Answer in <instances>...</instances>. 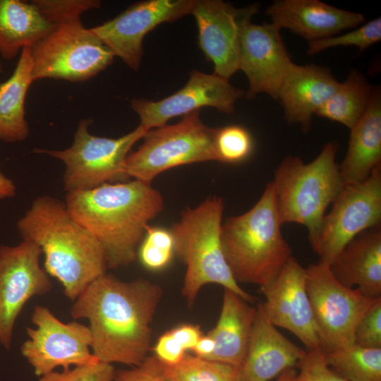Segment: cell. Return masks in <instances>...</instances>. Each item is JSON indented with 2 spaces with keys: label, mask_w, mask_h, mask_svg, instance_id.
<instances>
[{
  "label": "cell",
  "mask_w": 381,
  "mask_h": 381,
  "mask_svg": "<svg viewBox=\"0 0 381 381\" xmlns=\"http://www.w3.org/2000/svg\"><path fill=\"white\" fill-rule=\"evenodd\" d=\"M162 294L147 279L123 282L105 273L80 294L70 313L89 321L91 351L99 361L135 367L148 356L151 323Z\"/></svg>",
  "instance_id": "1"
},
{
  "label": "cell",
  "mask_w": 381,
  "mask_h": 381,
  "mask_svg": "<svg viewBox=\"0 0 381 381\" xmlns=\"http://www.w3.org/2000/svg\"><path fill=\"white\" fill-rule=\"evenodd\" d=\"M65 205L99 243L107 268L116 269L136 260L149 222L163 210L164 199L150 183L134 179L68 192Z\"/></svg>",
  "instance_id": "2"
},
{
  "label": "cell",
  "mask_w": 381,
  "mask_h": 381,
  "mask_svg": "<svg viewBox=\"0 0 381 381\" xmlns=\"http://www.w3.org/2000/svg\"><path fill=\"white\" fill-rule=\"evenodd\" d=\"M23 240L35 243L44 256V270L74 301L107 265L97 240L78 223L65 203L48 195L37 198L17 223Z\"/></svg>",
  "instance_id": "3"
},
{
  "label": "cell",
  "mask_w": 381,
  "mask_h": 381,
  "mask_svg": "<svg viewBox=\"0 0 381 381\" xmlns=\"http://www.w3.org/2000/svg\"><path fill=\"white\" fill-rule=\"evenodd\" d=\"M282 225L272 181L251 209L222 224L224 255L238 283L256 284L260 289L275 279L292 256Z\"/></svg>",
  "instance_id": "4"
},
{
  "label": "cell",
  "mask_w": 381,
  "mask_h": 381,
  "mask_svg": "<svg viewBox=\"0 0 381 381\" xmlns=\"http://www.w3.org/2000/svg\"><path fill=\"white\" fill-rule=\"evenodd\" d=\"M223 210L220 198H208L182 212L179 221L169 229L174 253L186 266L181 292L189 306L208 284L221 285L249 303L255 300L235 280L225 260L221 243Z\"/></svg>",
  "instance_id": "5"
},
{
  "label": "cell",
  "mask_w": 381,
  "mask_h": 381,
  "mask_svg": "<svg viewBox=\"0 0 381 381\" xmlns=\"http://www.w3.org/2000/svg\"><path fill=\"white\" fill-rule=\"evenodd\" d=\"M339 145L327 143L318 157L308 164L297 156L286 157L277 168L272 181L282 224L306 226L313 248L327 207L341 190L336 155Z\"/></svg>",
  "instance_id": "6"
},
{
  "label": "cell",
  "mask_w": 381,
  "mask_h": 381,
  "mask_svg": "<svg viewBox=\"0 0 381 381\" xmlns=\"http://www.w3.org/2000/svg\"><path fill=\"white\" fill-rule=\"evenodd\" d=\"M216 128L206 126L199 111L183 116L177 123L149 130L143 143L126 160L127 176L150 183L170 169L198 162L217 161Z\"/></svg>",
  "instance_id": "7"
},
{
  "label": "cell",
  "mask_w": 381,
  "mask_h": 381,
  "mask_svg": "<svg viewBox=\"0 0 381 381\" xmlns=\"http://www.w3.org/2000/svg\"><path fill=\"white\" fill-rule=\"evenodd\" d=\"M90 123L89 119L80 121L73 143L66 149L35 150L64 162V185L67 192L87 190L128 178L126 158L133 145L148 131L139 125L117 138L99 137L90 133Z\"/></svg>",
  "instance_id": "8"
},
{
  "label": "cell",
  "mask_w": 381,
  "mask_h": 381,
  "mask_svg": "<svg viewBox=\"0 0 381 381\" xmlns=\"http://www.w3.org/2000/svg\"><path fill=\"white\" fill-rule=\"evenodd\" d=\"M30 49L34 81L84 82L107 68L114 57L80 19L54 25Z\"/></svg>",
  "instance_id": "9"
},
{
  "label": "cell",
  "mask_w": 381,
  "mask_h": 381,
  "mask_svg": "<svg viewBox=\"0 0 381 381\" xmlns=\"http://www.w3.org/2000/svg\"><path fill=\"white\" fill-rule=\"evenodd\" d=\"M306 270V289L318 328L321 350L329 352L354 344L356 327L380 297L367 296L340 284L328 264L319 261Z\"/></svg>",
  "instance_id": "10"
},
{
  "label": "cell",
  "mask_w": 381,
  "mask_h": 381,
  "mask_svg": "<svg viewBox=\"0 0 381 381\" xmlns=\"http://www.w3.org/2000/svg\"><path fill=\"white\" fill-rule=\"evenodd\" d=\"M27 327L28 339L20 352L40 377L56 370L90 365L99 361L91 351V333L88 326L76 321L65 323L47 307L36 306Z\"/></svg>",
  "instance_id": "11"
},
{
  "label": "cell",
  "mask_w": 381,
  "mask_h": 381,
  "mask_svg": "<svg viewBox=\"0 0 381 381\" xmlns=\"http://www.w3.org/2000/svg\"><path fill=\"white\" fill-rule=\"evenodd\" d=\"M381 224V165L365 181L344 186L325 215L313 248L320 261L330 265L361 232Z\"/></svg>",
  "instance_id": "12"
},
{
  "label": "cell",
  "mask_w": 381,
  "mask_h": 381,
  "mask_svg": "<svg viewBox=\"0 0 381 381\" xmlns=\"http://www.w3.org/2000/svg\"><path fill=\"white\" fill-rule=\"evenodd\" d=\"M41 254L40 247L27 240L15 246L0 245V344L7 350L24 306L52 289L49 274L40 265Z\"/></svg>",
  "instance_id": "13"
},
{
  "label": "cell",
  "mask_w": 381,
  "mask_h": 381,
  "mask_svg": "<svg viewBox=\"0 0 381 381\" xmlns=\"http://www.w3.org/2000/svg\"><path fill=\"white\" fill-rule=\"evenodd\" d=\"M195 0H148L132 4L121 13L90 28L131 68L138 70L145 35L163 23H171L191 13Z\"/></svg>",
  "instance_id": "14"
},
{
  "label": "cell",
  "mask_w": 381,
  "mask_h": 381,
  "mask_svg": "<svg viewBox=\"0 0 381 381\" xmlns=\"http://www.w3.org/2000/svg\"><path fill=\"white\" fill-rule=\"evenodd\" d=\"M259 4L236 8L221 0H195L192 14L198 30V44L214 65V74L229 79L239 70L241 40L245 25Z\"/></svg>",
  "instance_id": "15"
},
{
  "label": "cell",
  "mask_w": 381,
  "mask_h": 381,
  "mask_svg": "<svg viewBox=\"0 0 381 381\" xmlns=\"http://www.w3.org/2000/svg\"><path fill=\"white\" fill-rule=\"evenodd\" d=\"M243 95L228 79L194 70L187 83L173 95L157 101L133 98L131 107L140 118V126L149 131L204 107L231 114Z\"/></svg>",
  "instance_id": "16"
},
{
  "label": "cell",
  "mask_w": 381,
  "mask_h": 381,
  "mask_svg": "<svg viewBox=\"0 0 381 381\" xmlns=\"http://www.w3.org/2000/svg\"><path fill=\"white\" fill-rule=\"evenodd\" d=\"M262 310L274 327L289 330L306 351L321 350L318 328L306 289V270L291 256L275 279L260 288Z\"/></svg>",
  "instance_id": "17"
},
{
  "label": "cell",
  "mask_w": 381,
  "mask_h": 381,
  "mask_svg": "<svg viewBox=\"0 0 381 381\" xmlns=\"http://www.w3.org/2000/svg\"><path fill=\"white\" fill-rule=\"evenodd\" d=\"M280 30L271 23L255 24L251 21L243 30L239 70L248 79L249 99L260 93L277 99L279 87L294 63Z\"/></svg>",
  "instance_id": "18"
},
{
  "label": "cell",
  "mask_w": 381,
  "mask_h": 381,
  "mask_svg": "<svg viewBox=\"0 0 381 381\" xmlns=\"http://www.w3.org/2000/svg\"><path fill=\"white\" fill-rule=\"evenodd\" d=\"M271 23L289 29L308 42L339 35L365 22L359 13L341 9L319 0H277L266 9Z\"/></svg>",
  "instance_id": "19"
},
{
  "label": "cell",
  "mask_w": 381,
  "mask_h": 381,
  "mask_svg": "<svg viewBox=\"0 0 381 381\" xmlns=\"http://www.w3.org/2000/svg\"><path fill=\"white\" fill-rule=\"evenodd\" d=\"M339 82L331 71L313 64L293 63L278 91L277 99L284 119L299 124L304 133L311 126L313 115L332 97Z\"/></svg>",
  "instance_id": "20"
},
{
  "label": "cell",
  "mask_w": 381,
  "mask_h": 381,
  "mask_svg": "<svg viewBox=\"0 0 381 381\" xmlns=\"http://www.w3.org/2000/svg\"><path fill=\"white\" fill-rule=\"evenodd\" d=\"M239 381H270L294 368L306 351L297 346L266 318L260 303Z\"/></svg>",
  "instance_id": "21"
},
{
  "label": "cell",
  "mask_w": 381,
  "mask_h": 381,
  "mask_svg": "<svg viewBox=\"0 0 381 381\" xmlns=\"http://www.w3.org/2000/svg\"><path fill=\"white\" fill-rule=\"evenodd\" d=\"M343 286L373 298L381 296V228L367 229L352 239L329 265Z\"/></svg>",
  "instance_id": "22"
},
{
  "label": "cell",
  "mask_w": 381,
  "mask_h": 381,
  "mask_svg": "<svg viewBox=\"0 0 381 381\" xmlns=\"http://www.w3.org/2000/svg\"><path fill=\"white\" fill-rule=\"evenodd\" d=\"M235 292L224 288L218 321L209 333L214 349L207 358L241 368L245 361L257 308Z\"/></svg>",
  "instance_id": "23"
},
{
  "label": "cell",
  "mask_w": 381,
  "mask_h": 381,
  "mask_svg": "<svg viewBox=\"0 0 381 381\" xmlns=\"http://www.w3.org/2000/svg\"><path fill=\"white\" fill-rule=\"evenodd\" d=\"M346 156L339 166L344 186L362 183L381 165V92L376 86L370 104L350 130Z\"/></svg>",
  "instance_id": "24"
},
{
  "label": "cell",
  "mask_w": 381,
  "mask_h": 381,
  "mask_svg": "<svg viewBox=\"0 0 381 381\" xmlns=\"http://www.w3.org/2000/svg\"><path fill=\"white\" fill-rule=\"evenodd\" d=\"M54 26L32 1L0 0V55L6 60L13 59L23 49L32 47Z\"/></svg>",
  "instance_id": "25"
},
{
  "label": "cell",
  "mask_w": 381,
  "mask_h": 381,
  "mask_svg": "<svg viewBox=\"0 0 381 381\" xmlns=\"http://www.w3.org/2000/svg\"><path fill=\"white\" fill-rule=\"evenodd\" d=\"M34 82L30 49L24 48L8 79L0 84V140L14 143L25 140L30 133L25 119L27 92Z\"/></svg>",
  "instance_id": "26"
},
{
  "label": "cell",
  "mask_w": 381,
  "mask_h": 381,
  "mask_svg": "<svg viewBox=\"0 0 381 381\" xmlns=\"http://www.w3.org/2000/svg\"><path fill=\"white\" fill-rule=\"evenodd\" d=\"M375 87L361 73L352 70L315 115L341 123L351 130L367 110Z\"/></svg>",
  "instance_id": "27"
},
{
  "label": "cell",
  "mask_w": 381,
  "mask_h": 381,
  "mask_svg": "<svg viewBox=\"0 0 381 381\" xmlns=\"http://www.w3.org/2000/svg\"><path fill=\"white\" fill-rule=\"evenodd\" d=\"M323 353L328 365L349 381H381V348L353 344Z\"/></svg>",
  "instance_id": "28"
},
{
  "label": "cell",
  "mask_w": 381,
  "mask_h": 381,
  "mask_svg": "<svg viewBox=\"0 0 381 381\" xmlns=\"http://www.w3.org/2000/svg\"><path fill=\"white\" fill-rule=\"evenodd\" d=\"M153 357L159 371L168 381H239L240 368L229 364L187 353L174 365Z\"/></svg>",
  "instance_id": "29"
},
{
  "label": "cell",
  "mask_w": 381,
  "mask_h": 381,
  "mask_svg": "<svg viewBox=\"0 0 381 381\" xmlns=\"http://www.w3.org/2000/svg\"><path fill=\"white\" fill-rule=\"evenodd\" d=\"M174 253V242L171 231L149 225L137 251L142 265L150 271L162 270L169 265Z\"/></svg>",
  "instance_id": "30"
},
{
  "label": "cell",
  "mask_w": 381,
  "mask_h": 381,
  "mask_svg": "<svg viewBox=\"0 0 381 381\" xmlns=\"http://www.w3.org/2000/svg\"><path fill=\"white\" fill-rule=\"evenodd\" d=\"M253 146L250 133L243 126L231 125L216 128L214 149L217 162H242L251 155Z\"/></svg>",
  "instance_id": "31"
},
{
  "label": "cell",
  "mask_w": 381,
  "mask_h": 381,
  "mask_svg": "<svg viewBox=\"0 0 381 381\" xmlns=\"http://www.w3.org/2000/svg\"><path fill=\"white\" fill-rule=\"evenodd\" d=\"M380 40L381 18L379 17L346 33L310 42L307 53L313 55L327 49L344 46H355L361 52Z\"/></svg>",
  "instance_id": "32"
},
{
  "label": "cell",
  "mask_w": 381,
  "mask_h": 381,
  "mask_svg": "<svg viewBox=\"0 0 381 381\" xmlns=\"http://www.w3.org/2000/svg\"><path fill=\"white\" fill-rule=\"evenodd\" d=\"M33 4L52 25L80 19L83 13L101 6L98 0H33Z\"/></svg>",
  "instance_id": "33"
},
{
  "label": "cell",
  "mask_w": 381,
  "mask_h": 381,
  "mask_svg": "<svg viewBox=\"0 0 381 381\" xmlns=\"http://www.w3.org/2000/svg\"><path fill=\"white\" fill-rule=\"evenodd\" d=\"M116 370L112 364L97 363L54 370L39 377L37 381H114Z\"/></svg>",
  "instance_id": "34"
},
{
  "label": "cell",
  "mask_w": 381,
  "mask_h": 381,
  "mask_svg": "<svg viewBox=\"0 0 381 381\" xmlns=\"http://www.w3.org/2000/svg\"><path fill=\"white\" fill-rule=\"evenodd\" d=\"M296 366L299 369L296 381H349L328 365L322 350L306 351Z\"/></svg>",
  "instance_id": "35"
},
{
  "label": "cell",
  "mask_w": 381,
  "mask_h": 381,
  "mask_svg": "<svg viewBox=\"0 0 381 381\" xmlns=\"http://www.w3.org/2000/svg\"><path fill=\"white\" fill-rule=\"evenodd\" d=\"M354 344L365 348H381V297L358 322L354 332Z\"/></svg>",
  "instance_id": "36"
},
{
  "label": "cell",
  "mask_w": 381,
  "mask_h": 381,
  "mask_svg": "<svg viewBox=\"0 0 381 381\" xmlns=\"http://www.w3.org/2000/svg\"><path fill=\"white\" fill-rule=\"evenodd\" d=\"M114 381H168L157 368L154 357L148 356L139 365L116 370Z\"/></svg>",
  "instance_id": "37"
},
{
  "label": "cell",
  "mask_w": 381,
  "mask_h": 381,
  "mask_svg": "<svg viewBox=\"0 0 381 381\" xmlns=\"http://www.w3.org/2000/svg\"><path fill=\"white\" fill-rule=\"evenodd\" d=\"M155 356L161 362L174 365L179 363L186 356V351L170 330L161 334L153 347Z\"/></svg>",
  "instance_id": "38"
},
{
  "label": "cell",
  "mask_w": 381,
  "mask_h": 381,
  "mask_svg": "<svg viewBox=\"0 0 381 381\" xmlns=\"http://www.w3.org/2000/svg\"><path fill=\"white\" fill-rule=\"evenodd\" d=\"M185 351L191 350L204 335L199 325L183 324L170 329Z\"/></svg>",
  "instance_id": "39"
},
{
  "label": "cell",
  "mask_w": 381,
  "mask_h": 381,
  "mask_svg": "<svg viewBox=\"0 0 381 381\" xmlns=\"http://www.w3.org/2000/svg\"><path fill=\"white\" fill-rule=\"evenodd\" d=\"M214 349V341L208 334L203 335L197 342L192 351L195 356L207 358Z\"/></svg>",
  "instance_id": "40"
},
{
  "label": "cell",
  "mask_w": 381,
  "mask_h": 381,
  "mask_svg": "<svg viewBox=\"0 0 381 381\" xmlns=\"http://www.w3.org/2000/svg\"><path fill=\"white\" fill-rule=\"evenodd\" d=\"M16 193V186L14 182L0 170V199L13 198Z\"/></svg>",
  "instance_id": "41"
},
{
  "label": "cell",
  "mask_w": 381,
  "mask_h": 381,
  "mask_svg": "<svg viewBox=\"0 0 381 381\" xmlns=\"http://www.w3.org/2000/svg\"><path fill=\"white\" fill-rule=\"evenodd\" d=\"M297 373L295 368H291L283 371L277 381H296Z\"/></svg>",
  "instance_id": "42"
},
{
  "label": "cell",
  "mask_w": 381,
  "mask_h": 381,
  "mask_svg": "<svg viewBox=\"0 0 381 381\" xmlns=\"http://www.w3.org/2000/svg\"><path fill=\"white\" fill-rule=\"evenodd\" d=\"M1 71V64H0V72Z\"/></svg>",
  "instance_id": "43"
}]
</instances>
